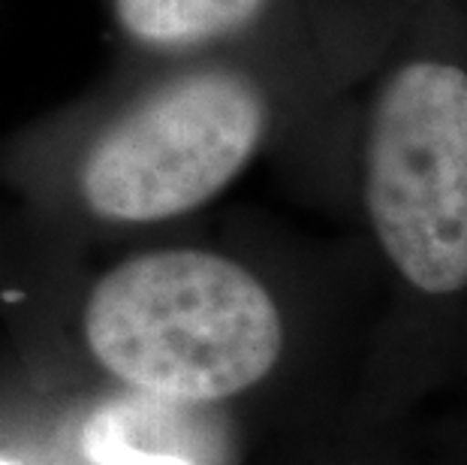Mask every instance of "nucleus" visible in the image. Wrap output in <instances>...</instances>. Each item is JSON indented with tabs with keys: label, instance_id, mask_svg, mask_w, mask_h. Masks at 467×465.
<instances>
[{
	"label": "nucleus",
	"instance_id": "nucleus-4",
	"mask_svg": "<svg viewBox=\"0 0 467 465\" xmlns=\"http://www.w3.org/2000/svg\"><path fill=\"white\" fill-rule=\"evenodd\" d=\"M169 405L148 396V402H112L88 420L82 450L91 465H196L187 450L169 448L175 420Z\"/></svg>",
	"mask_w": 467,
	"mask_h": 465
},
{
	"label": "nucleus",
	"instance_id": "nucleus-3",
	"mask_svg": "<svg viewBox=\"0 0 467 465\" xmlns=\"http://www.w3.org/2000/svg\"><path fill=\"white\" fill-rule=\"evenodd\" d=\"M263 131L265 103L247 79H175L97 140L82 164V196L109 221L184 215L242 173Z\"/></svg>",
	"mask_w": 467,
	"mask_h": 465
},
{
	"label": "nucleus",
	"instance_id": "nucleus-6",
	"mask_svg": "<svg viewBox=\"0 0 467 465\" xmlns=\"http://www.w3.org/2000/svg\"><path fill=\"white\" fill-rule=\"evenodd\" d=\"M0 465H18V462H6V460H0Z\"/></svg>",
	"mask_w": 467,
	"mask_h": 465
},
{
	"label": "nucleus",
	"instance_id": "nucleus-1",
	"mask_svg": "<svg viewBox=\"0 0 467 465\" xmlns=\"http://www.w3.org/2000/svg\"><path fill=\"white\" fill-rule=\"evenodd\" d=\"M97 360L133 390L193 405L260 384L284 348L254 272L208 251H157L106 272L85 305Z\"/></svg>",
	"mask_w": 467,
	"mask_h": 465
},
{
	"label": "nucleus",
	"instance_id": "nucleus-5",
	"mask_svg": "<svg viewBox=\"0 0 467 465\" xmlns=\"http://www.w3.org/2000/svg\"><path fill=\"white\" fill-rule=\"evenodd\" d=\"M265 0H115L118 22L139 43L187 46L238 31Z\"/></svg>",
	"mask_w": 467,
	"mask_h": 465
},
{
	"label": "nucleus",
	"instance_id": "nucleus-2",
	"mask_svg": "<svg viewBox=\"0 0 467 465\" xmlns=\"http://www.w3.org/2000/svg\"><path fill=\"white\" fill-rule=\"evenodd\" d=\"M365 203L386 257L416 291L467 287V73L413 61L377 97Z\"/></svg>",
	"mask_w": 467,
	"mask_h": 465
}]
</instances>
